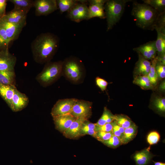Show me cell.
<instances>
[{
	"label": "cell",
	"instance_id": "cell-22",
	"mask_svg": "<svg viewBox=\"0 0 165 165\" xmlns=\"http://www.w3.org/2000/svg\"><path fill=\"white\" fill-rule=\"evenodd\" d=\"M89 14L88 20L97 17L101 19L106 18L104 5H90L88 7Z\"/></svg>",
	"mask_w": 165,
	"mask_h": 165
},
{
	"label": "cell",
	"instance_id": "cell-34",
	"mask_svg": "<svg viewBox=\"0 0 165 165\" xmlns=\"http://www.w3.org/2000/svg\"><path fill=\"white\" fill-rule=\"evenodd\" d=\"M160 139V135L156 131L150 132L147 138V141L150 145L157 144Z\"/></svg>",
	"mask_w": 165,
	"mask_h": 165
},
{
	"label": "cell",
	"instance_id": "cell-39",
	"mask_svg": "<svg viewBox=\"0 0 165 165\" xmlns=\"http://www.w3.org/2000/svg\"><path fill=\"white\" fill-rule=\"evenodd\" d=\"M113 127V122L111 123H106L101 126H97L95 128L96 131H102L107 132H112Z\"/></svg>",
	"mask_w": 165,
	"mask_h": 165
},
{
	"label": "cell",
	"instance_id": "cell-13",
	"mask_svg": "<svg viewBox=\"0 0 165 165\" xmlns=\"http://www.w3.org/2000/svg\"><path fill=\"white\" fill-rule=\"evenodd\" d=\"M29 98L24 94L16 89L9 108L14 112L20 111L28 105Z\"/></svg>",
	"mask_w": 165,
	"mask_h": 165
},
{
	"label": "cell",
	"instance_id": "cell-14",
	"mask_svg": "<svg viewBox=\"0 0 165 165\" xmlns=\"http://www.w3.org/2000/svg\"><path fill=\"white\" fill-rule=\"evenodd\" d=\"M133 50L147 60H152L156 56L157 51L155 41H151L134 48Z\"/></svg>",
	"mask_w": 165,
	"mask_h": 165
},
{
	"label": "cell",
	"instance_id": "cell-35",
	"mask_svg": "<svg viewBox=\"0 0 165 165\" xmlns=\"http://www.w3.org/2000/svg\"><path fill=\"white\" fill-rule=\"evenodd\" d=\"M154 107L159 111L161 112H165V99L164 97L156 98L154 101Z\"/></svg>",
	"mask_w": 165,
	"mask_h": 165
},
{
	"label": "cell",
	"instance_id": "cell-6",
	"mask_svg": "<svg viewBox=\"0 0 165 165\" xmlns=\"http://www.w3.org/2000/svg\"><path fill=\"white\" fill-rule=\"evenodd\" d=\"M77 100L72 98L58 100L52 108L51 114L52 117L71 114Z\"/></svg>",
	"mask_w": 165,
	"mask_h": 165
},
{
	"label": "cell",
	"instance_id": "cell-20",
	"mask_svg": "<svg viewBox=\"0 0 165 165\" xmlns=\"http://www.w3.org/2000/svg\"><path fill=\"white\" fill-rule=\"evenodd\" d=\"M16 89L15 85H5L0 83V96L9 107Z\"/></svg>",
	"mask_w": 165,
	"mask_h": 165
},
{
	"label": "cell",
	"instance_id": "cell-2",
	"mask_svg": "<svg viewBox=\"0 0 165 165\" xmlns=\"http://www.w3.org/2000/svg\"><path fill=\"white\" fill-rule=\"evenodd\" d=\"M159 13L150 6L136 2L133 3L132 15L137 25L145 30H153Z\"/></svg>",
	"mask_w": 165,
	"mask_h": 165
},
{
	"label": "cell",
	"instance_id": "cell-10",
	"mask_svg": "<svg viewBox=\"0 0 165 165\" xmlns=\"http://www.w3.org/2000/svg\"><path fill=\"white\" fill-rule=\"evenodd\" d=\"M28 13L24 11L14 8L11 11L6 13L5 16L1 18L13 24L25 26L27 23Z\"/></svg>",
	"mask_w": 165,
	"mask_h": 165
},
{
	"label": "cell",
	"instance_id": "cell-30",
	"mask_svg": "<svg viewBox=\"0 0 165 165\" xmlns=\"http://www.w3.org/2000/svg\"><path fill=\"white\" fill-rule=\"evenodd\" d=\"M144 3L147 4L159 13L165 11V0H143Z\"/></svg>",
	"mask_w": 165,
	"mask_h": 165
},
{
	"label": "cell",
	"instance_id": "cell-25",
	"mask_svg": "<svg viewBox=\"0 0 165 165\" xmlns=\"http://www.w3.org/2000/svg\"><path fill=\"white\" fill-rule=\"evenodd\" d=\"M138 131V127L134 123L130 127L125 129L121 139L122 144H127L132 140L136 136Z\"/></svg>",
	"mask_w": 165,
	"mask_h": 165
},
{
	"label": "cell",
	"instance_id": "cell-42",
	"mask_svg": "<svg viewBox=\"0 0 165 165\" xmlns=\"http://www.w3.org/2000/svg\"><path fill=\"white\" fill-rule=\"evenodd\" d=\"M108 0H88L90 5H104Z\"/></svg>",
	"mask_w": 165,
	"mask_h": 165
},
{
	"label": "cell",
	"instance_id": "cell-41",
	"mask_svg": "<svg viewBox=\"0 0 165 165\" xmlns=\"http://www.w3.org/2000/svg\"><path fill=\"white\" fill-rule=\"evenodd\" d=\"M8 1L7 0H0V18L3 17L6 14V9Z\"/></svg>",
	"mask_w": 165,
	"mask_h": 165
},
{
	"label": "cell",
	"instance_id": "cell-24",
	"mask_svg": "<svg viewBox=\"0 0 165 165\" xmlns=\"http://www.w3.org/2000/svg\"><path fill=\"white\" fill-rule=\"evenodd\" d=\"M78 0H57L58 9L60 13L68 12L76 5L81 2Z\"/></svg>",
	"mask_w": 165,
	"mask_h": 165
},
{
	"label": "cell",
	"instance_id": "cell-29",
	"mask_svg": "<svg viewBox=\"0 0 165 165\" xmlns=\"http://www.w3.org/2000/svg\"><path fill=\"white\" fill-rule=\"evenodd\" d=\"M114 121L117 125L124 129L130 127L134 123L129 117L122 114L115 115Z\"/></svg>",
	"mask_w": 165,
	"mask_h": 165
},
{
	"label": "cell",
	"instance_id": "cell-1",
	"mask_svg": "<svg viewBox=\"0 0 165 165\" xmlns=\"http://www.w3.org/2000/svg\"><path fill=\"white\" fill-rule=\"evenodd\" d=\"M59 44V38L53 33L47 32L38 35L31 44L34 60L40 64L50 61L57 50Z\"/></svg>",
	"mask_w": 165,
	"mask_h": 165
},
{
	"label": "cell",
	"instance_id": "cell-36",
	"mask_svg": "<svg viewBox=\"0 0 165 165\" xmlns=\"http://www.w3.org/2000/svg\"><path fill=\"white\" fill-rule=\"evenodd\" d=\"M155 70L158 76V80L159 79H161L165 78V65L160 63L157 59L155 65Z\"/></svg>",
	"mask_w": 165,
	"mask_h": 165
},
{
	"label": "cell",
	"instance_id": "cell-28",
	"mask_svg": "<svg viewBox=\"0 0 165 165\" xmlns=\"http://www.w3.org/2000/svg\"><path fill=\"white\" fill-rule=\"evenodd\" d=\"M133 82L144 89H151L153 87L147 75L137 76L134 78Z\"/></svg>",
	"mask_w": 165,
	"mask_h": 165
},
{
	"label": "cell",
	"instance_id": "cell-8",
	"mask_svg": "<svg viewBox=\"0 0 165 165\" xmlns=\"http://www.w3.org/2000/svg\"><path fill=\"white\" fill-rule=\"evenodd\" d=\"M86 0H81L69 11L67 16L71 20L79 22L84 20H87L89 14L88 7L86 4Z\"/></svg>",
	"mask_w": 165,
	"mask_h": 165
},
{
	"label": "cell",
	"instance_id": "cell-9",
	"mask_svg": "<svg viewBox=\"0 0 165 165\" xmlns=\"http://www.w3.org/2000/svg\"><path fill=\"white\" fill-rule=\"evenodd\" d=\"M34 7L37 16H47L58 9L57 0H35Z\"/></svg>",
	"mask_w": 165,
	"mask_h": 165
},
{
	"label": "cell",
	"instance_id": "cell-38",
	"mask_svg": "<svg viewBox=\"0 0 165 165\" xmlns=\"http://www.w3.org/2000/svg\"><path fill=\"white\" fill-rule=\"evenodd\" d=\"M112 132L113 135L118 137L121 140L123 137L125 129L118 125L114 121Z\"/></svg>",
	"mask_w": 165,
	"mask_h": 165
},
{
	"label": "cell",
	"instance_id": "cell-23",
	"mask_svg": "<svg viewBox=\"0 0 165 165\" xmlns=\"http://www.w3.org/2000/svg\"><path fill=\"white\" fill-rule=\"evenodd\" d=\"M96 123H91L88 119L86 120L82 124L79 133L80 137L89 135L95 138L96 132Z\"/></svg>",
	"mask_w": 165,
	"mask_h": 165
},
{
	"label": "cell",
	"instance_id": "cell-37",
	"mask_svg": "<svg viewBox=\"0 0 165 165\" xmlns=\"http://www.w3.org/2000/svg\"><path fill=\"white\" fill-rule=\"evenodd\" d=\"M113 134L112 132H107L102 131L96 132L95 138L102 142L108 140Z\"/></svg>",
	"mask_w": 165,
	"mask_h": 165
},
{
	"label": "cell",
	"instance_id": "cell-43",
	"mask_svg": "<svg viewBox=\"0 0 165 165\" xmlns=\"http://www.w3.org/2000/svg\"><path fill=\"white\" fill-rule=\"evenodd\" d=\"M159 89L160 90L164 91L165 90V80L163 81L160 84L159 86Z\"/></svg>",
	"mask_w": 165,
	"mask_h": 165
},
{
	"label": "cell",
	"instance_id": "cell-27",
	"mask_svg": "<svg viewBox=\"0 0 165 165\" xmlns=\"http://www.w3.org/2000/svg\"><path fill=\"white\" fill-rule=\"evenodd\" d=\"M115 115L106 107L104 108L102 115L96 123L97 126H101L106 123H111L114 120Z\"/></svg>",
	"mask_w": 165,
	"mask_h": 165
},
{
	"label": "cell",
	"instance_id": "cell-19",
	"mask_svg": "<svg viewBox=\"0 0 165 165\" xmlns=\"http://www.w3.org/2000/svg\"><path fill=\"white\" fill-rule=\"evenodd\" d=\"M139 54V59L134 68L135 73L138 75H147L149 73L151 63Z\"/></svg>",
	"mask_w": 165,
	"mask_h": 165
},
{
	"label": "cell",
	"instance_id": "cell-15",
	"mask_svg": "<svg viewBox=\"0 0 165 165\" xmlns=\"http://www.w3.org/2000/svg\"><path fill=\"white\" fill-rule=\"evenodd\" d=\"M0 23L4 27L9 43L17 39L24 27L23 25L13 24L0 18Z\"/></svg>",
	"mask_w": 165,
	"mask_h": 165
},
{
	"label": "cell",
	"instance_id": "cell-40",
	"mask_svg": "<svg viewBox=\"0 0 165 165\" xmlns=\"http://www.w3.org/2000/svg\"><path fill=\"white\" fill-rule=\"evenodd\" d=\"M96 85L102 91H104L106 89L108 83L104 79L100 77H97L95 79Z\"/></svg>",
	"mask_w": 165,
	"mask_h": 165
},
{
	"label": "cell",
	"instance_id": "cell-18",
	"mask_svg": "<svg viewBox=\"0 0 165 165\" xmlns=\"http://www.w3.org/2000/svg\"><path fill=\"white\" fill-rule=\"evenodd\" d=\"M150 147L136 152L133 156L136 165H147L151 161L154 155L150 151Z\"/></svg>",
	"mask_w": 165,
	"mask_h": 165
},
{
	"label": "cell",
	"instance_id": "cell-12",
	"mask_svg": "<svg viewBox=\"0 0 165 165\" xmlns=\"http://www.w3.org/2000/svg\"><path fill=\"white\" fill-rule=\"evenodd\" d=\"M157 32V39L155 45L157 56L165 54V23L160 21L156 23L154 26Z\"/></svg>",
	"mask_w": 165,
	"mask_h": 165
},
{
	"label": "cell",
	"instance_id": "cell-3",
	"mask_svg": "<svg viewBox=\"0 0 165 165\" xmlns=\"http://www.w3.org/2000/svg\"><path fill=\"white\" fill-rule=\"evenodd\" d=\"M63 61H50L45 64L42 71L36 76V80L44 87L53 84L62 73Z\"/></svg>",
	"mask_w": 165,
	"mask_h": 165
},
{
	"label": "cell",
	"instance_id": "cell-33",
	"mask_svg": "<svg viewBox=\"0 0 165 165\" xmlns=\"http://www.w3.org/2000/svg\"><path fill=\"white\" fill-rule=\"evenodd\" d=\"M102 143L105 145L112 148H116L122 144L121 140L113 134L108 140Z\"/></svg>",
	"mask_w": 165,
	"mask_h": 165
},
{
	"label": "cell",
	"instance_id": "cell-7",
	"mask_svg": "<svg viewBox=\"0 0 165 165\" xmlns=\"http://www.w3.org/2000/svg\"><path fill=\"white\" fill-rule=\"evenodd\" d=\"M92 103L89 101L77 99L74 104L71 114L75 118L88 119L92 115Z\"/></svg>",
	"mask_w": 165,
	"mask_h": 165
},
{
	"label": "cell",
	"instance_id": "cell-16",
	"mask_svg": "<svg viewBox=\"0 0 165 165\" xmlns=\"http://www.w3.org/2000/svg\"><path fill=\"white\" fill-rule=\"evenodd\" d=\"M76 118L71 114L53 117L56 129L63 133Z\"/></svg>",
	"mask_w": 165,
	"mask_h": 165
},
{
	"label": "cell",
	"instance_id": "cell-11",
	"mask_svg": "<svg viewBox=\"0 0 165 165\" xmlns=\"http://www.w3.org/2000/svg\"><path fill=\"white\" fill-rule=\"evenodd\" d=\"M16 58L9 52V48L0 51V71H14Z\"/></svg>",
	"mask_w": 165,
	"mask_h": 165
},
{
	"label": "cell",
	"instance_id": "cell-21",
	"mask_svg": "<svg viewBox=\"0 0 165 165\" xmlns=\"http://www.w3.org/2000/svg\"><path fill=\"white\" fill-rule=\"evenodd\" d=\"M0 83L3 85H16V74L14 71H0Z\"/></svg>",
	"mask_w": 165,
	"mask_h": 165
},
{
	"label": "cell",
	"instance_id": "cell-4",
	"mask_svg": "<svg viewBox=\"0 0 165 165\" xmlns=\"http://www.w3.org/2000/svg\"><path fill=\"white\" fill-rule=\"evenodd\" d=\"M130 0H108L104 5L107 21V31L111 29L120 20L126 3Z\"/></svg>",
	"mask_w": 165,
	"mask_h": 165
},
{
	"label": "cell",
	"instance_id": "cell-32",
	"mask_svg": "<svg viewBox=\"0 0 165 165\" xmlns=\"http://www.w3.org/2000/svg\"><path fill=\"white\" fill-rule=\"evenodd\" d=\"M156 62V57L152 60L150 70L147 75L152 86L156 85L158 81V76L155 70Z\"/></svg>",
	"mask_w": 165,
	"mask_h": 165
},
{
	"label": "cell",
	"instance_id": "cell-26",
	"mask_svg": "<svg viewBox=\"0 0 165 165\" xmlns=\"http://www.w3.org/2000/svg\"><path fill=\"white\" fill-rule=\"evenodd\" d=\"M14 5L15 9L27 12L34 7V1L32 0H8Z\"/></svg>",
	"mask_w": 165,
	"mask_h": 165
},
{
	"label": "cell",
	"instance_id": "cell-5",
	"mask_svg": "<svg viewBox=\"0 0 165 165\" xmlns=\"http://www.w3.org/2000/svg\"><path fill=\"white\" fill-rule=\"evenodd\" d=\"M83 71L82 63L75 57H69L63 61L62 73L73 82H77L81 79Z\"/></svg>",
	"mask_w": 165,
	"mask_h": 165
},
{
	"label": "cell",
	"instance_id": "cell-31",
	"mask_svg": "<svg viewBox=\"0 0 165 165\" xmlns=\"http://www.w3.org/2000/svg\"><path fill=\"white\" fill-rule=\"evenodd\" d=\"M9 44L6 31L0 23V51L8 49Z\"/></svg>",
	"mask_w": 165,
	"mask_h": 165
},
{
	"label": "cell",
	"instance_id": "cell-17",
	"mask_svg": "<svg viewBox=\"0 0 165 165\" xmlns=\"http://www.w3.org/2000/svg\"><path fill=\"white\" fill-rule=\"evenodd\" d=\"M86 119L83 118H76L70 127L63 133V135L70 139H75L80 137L79 133L82 125Z\"/></svg>",
	"mask_w": 165,
	"mask_h": 165
},
{
	"label": "cell",
	"instance_id": "cell-44",
	"mask_svg": "<svg viewBox=\"0 0 165 165\" xmlns=\"http://www.w3.org/2000/svg\"><path fill=\"white\" fill-rule=\"evenodd\" d=\"M154 165H165V163L161 162H155L153 161Z\"/></svg>",
	"mask_w": 165,
	"mask_h": 165
}]
</instances>
